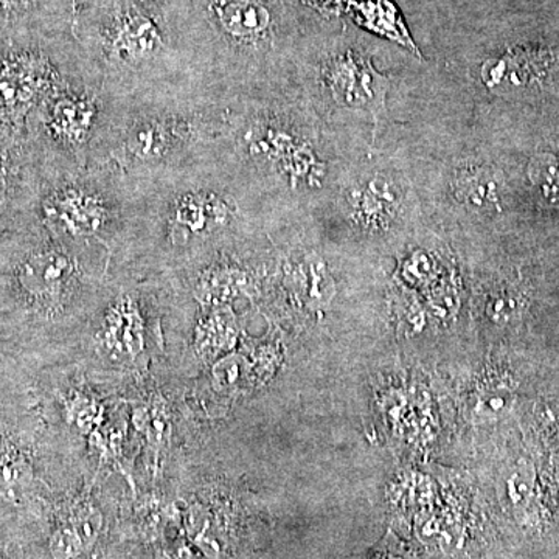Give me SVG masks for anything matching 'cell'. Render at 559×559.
Instances as JSON below:
<instances>
[{
  "mask_svg": "<svg viewBox=\"0 0 559 559\" xmlns=\"http://www.w3.org/2000/svg\"><path fill=\"white\" fill-rule=\"evenodd\" d=\"M79 274L75 257L53 248L28 253L17 264L14 277L25 296L38 304L51 305L62 299Z\"/></svg>",
  "mask_w": 559,
  "mask_h": 559,
  "instance_id": "obj_1",
  "label": "cell"
},
{
  "mask_svg": "<svg viewBox=\"0 0 559 559\" xmlns=\"http://www.w3.org/2000/svg\"><path fill=\"white\" fill-rule=\"evenodd\" d=\"M559 70V53L550 50L518 49L485 62L481 76L496 90H527Z\"/></svg>",
  "mask_w": 559,
  "mask_h": 559,
  "instance_id": "obj_2",
  "label": "cell"
},
{
  "mask_svg": "<svg viewBox=\"0 0 559 559\" xmlns=\"http://www.w3.org/2000/svg\"><path fill=\"white\" fill-rule=\"evenodd\" d=\"M330 83L334 94L348 105L369 106L374 112L384 108L388 80L360 55L345 53L331 62Z\"/></svg>",
  "mask_w": 559,
  "mask_h": 559,
  "instance_id": "obj_3",
  "label": "cell"
},
{
  "mask_svg": "<svg viewBox=\"0 0 559 559\" xmlns=\"http://www.w3.org/2000/svg\"><path fill=\"white\" fill-rule=\"evenodd\" d=\"M210 10L221 32L235 43H259L274 24L266 0H210Z\"/></svg>",
  "mask_w": 559,
  "mask_h": 559,
  "instance_id": "obj_4",
  "label": "cell"
},
{
  "mask_svg": "<svg viewBox=\"0 0 559 559\" xmlns=\"http://www.w3.org/2000/svg\"><path fill=\"white\" fill-rule=\"evenodd\" d=\"M353 10H355V20L367 31L415 49L399 10L389 0H358L353 3Z\"/></svg>",
  "mask_w": 559,
  "mask_h": 559,
  "instance_id": "obj_5",
  "label": "cell"
},
{
  "mask_svg": "<svg viewBox=\"0 0 559 559\" xmlns=\"http://www.w3.org/2000/svg\"><path fill=\"white\" fill-rule=\"evenodd\" d=\"M459 200L469 207L485 210L498 207L499 186L491 173L485 170L462 171L455 180Z\"/></svg>",
  "mask_w": 559,
  "mask_h": 559,
  "instance_id": "obj_6",
  "label": "cell"
},
{
  "mask_svg": "<svg viewBox=\"0 0 559 559\" xmlns=\"http://www.w3.org/2000/svg\"><path fill=\"white\" fill-rule=\"evenodd\" d=\"M530 179L544 197L559 200V154L540 153L530 164Z\"/></svg>",
  "mask_w": 559,
  "mask_h": 559,
  "instance_id": "obj_7",
  "label": "cell"
},
{
  "mask_svg": "<svg viewBox=\"0 0 559 559\" xmlns=\"http://www.w3.org/2000/svg\"><path fill=\"white\" fill-rule=\"evenodd\" d=\"M474 399H476L473 403L474 418L481 419L499 418L510 409L511 403H513V395L506 388L480 390V393H477Z\"/></svg>",
  "mask_w": 559,
  "mask_h": 559,
  "instance_id": "obj_8",
  "label": "cell"
},
{
  "mask_svg": "<svg viewBox=\"0 0 559 559\" xmlns=\"http://www.w3.org/2000/svg\"><path fill=\"white\" fill-rule=\"evenodd\" d=\"M308 5L314 7V9L322 11H337L355 3V0H305Z\"/></svg>",
  "mask_w": 559,
  "mask_h": 559,
  "instance_id": "obj_9",
  "label": "cell"
},
{
  "mask_svg": "<svg viewBox=\"0 0 559 559\" xmlns=\"http://www.w3.org/2000/svg\"><path fill=\"white\" fill-rule=\"evenodd\" d=\"M22 0H0V13H9L20 9Z\"/></svg>",
  "mask_w": 559,
  "mask_h": 559,
  "instance_id": "obj_10",
  "label": "cell"
}]
</instances>
